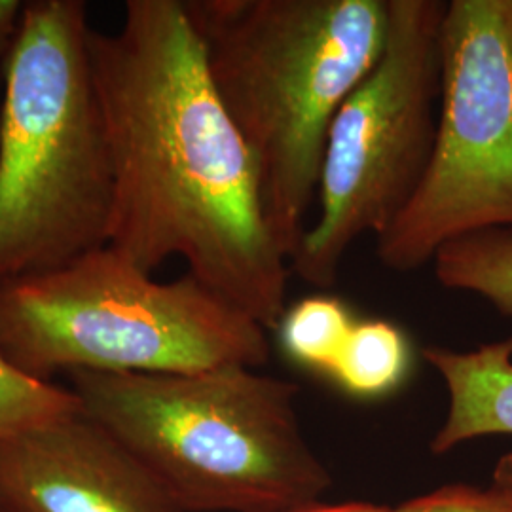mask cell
<instances>
[{
  "instance_id": "1",
  "label": "cell",
  "mask_w": 512,
  "mask_h": 512,
  "mask_svg": "<svg viewBox=\"0 0 512 512\" xmlns=\"http://www.w3.org/2000/svg\"><path fill=\"white\" fill-rule=\"evenodd\" d=\"M88 55L114 171L110 249L148 274L183 258L264 329L279 327L291 264L184 2L128 0L118 31H90Z\"/></svg>"
},
{
  "instance_id": "2",
  "label": "cell",
  "mask_w": 512,
  "mask_h": 512,
  "mask_svg": "<svg viewBox=\"0 0 512 512\" xmlns=\"http://www.w3.org/2000/svg\"><path fill=\"white\" fill-rule=\"evenodd\" d=\"M184 8L291 264L317 200L330 124L384 54L389 0H188Z\"/></svg>"
},
{
  "instance_id": "3",
  "label": "cell",
  "mask_w": 512,
  "mask_h": 512,
  "mask_svg": "<svg viewBox=\"0 0 512 512\" xmlns=\"http://www.w3.org/2000/svg\"><path fill=\"white\" fill-rule=\"evenodd\" d=\"M69 374L82 412L183 512H289L332 484L300 429L298 384L249 366Z\"/></svg>"
},
{
  "instance_id": "4",
  "label": "cell",
  "mask_w": 512,
  "mask_h": 512,
  "mask_svg": "<svg viewBox=\"0 0 512 512\" xmlns=\"http://www.w3.org/2000/svg\"><path fill=\"white\" fill-rule=\"evenodd\" d=\"M82 0H29L2 69L0 281L109 245L114 171Z\"/></svg>"
},
{
  "instance_id": "5",
  "label": "cell",
  "mask_w": 512,
  "mask_h": 512,
  "mask_svg": "<svg viewBox=\"0 0 512 512\" xmlns=\"http://www.w3.org/2000/svg\"><path fill=\"white\" fill-rule=\"evenodd\" d=\"M0 351L48 382L59 370L260 368L272 349L255 317L194 275L156 281L107 245L52 272L0 281Z\"/></svg>"
},
{
  "instance_id": "6",
  "label": "cell",
  "mask_w": 512,
  "mask_h": 512,
  "mask_svg": "<svg viewBox=\"0 0 512 512\" xmlns=\"http://www.w3.org/2000/svg\"><path fill=\"white\" fill-rule=\"evenodd\" d=\"M444 14L440 0H389L384 54L330 124L319 217L291 260L313 287H334L349 249L380 238L420 186L437 135Z\"/></svg>"
},
{
  "instance_id": "7",
  "label": "cell",
  "mask_w": 512,
  "mask_h": 512,
  "mask_svg": "<svg viewBox=\"0 0 512 512\" xmlns=\"http://www.w3.org/2000/svg\"><path fill=\"white\" fill-rule=\"evenodd\" d=\"M437 135L420 186L376 238L382 266L410 274L444 245L512 230V0H452L440 33Z\"/></svg>"
},
{
  "instance_id": "8",
  "label": "cell",
  "mask_w": 512,
  "mask_h": 512,
  "mask_svg": "<svg viewBox=\"0 0 512 512\" xmlns=\"http://www.w3.org/2000/svg\"><path fill=\"white\" fill-rule=\"evenodd\" d=\"M2 512H183L84 412L0 440Z\"/></svg>"
},
{
  "instance_id": "9",
  "label": "cell",
  "mask_w": 512,
  "mask_h": 512,
  "mask_svg": "<svg viewBox=\"0 0 512 512\" xmlns=\"http://www.w3.org/2000/svg\"><path fill=\"white\" fill-rule=\"evenodd\" d=\"M423 357L444 380L450 408L431 442L442 456L467 440L512 435V334L475 351L429 346Z\"/></svg>"
},
{
  "instance_id": "10",
  "label": "cell",
  "mask_w": 512,
  "mask_h": 512,
  "mask_svg": "<svg viewBox=\"0 0 512 512\" xmlns=\"http://www.w3.org/2000/svg\"><path fill=\"white\" fill-rule=\"evenodd\" d=\"M440 287L475 294L512 319V230L494 228L454 239L433 258Z\"/></svg>"
},
{
  "instance_id": "11",
  "label": "cell",
  "mask_w": 512,
  "mask_h": 512,
  "mask_svg": "<svg viewBox=\"0 0 512 512\" xmlns=\"http://www.w3.org/2000/svg\"><path fill=\"white\" fill-rule=\"evenodd\" d=\"M410 348L403 330L387 321L355 323L329 374L355 397H382L403 384Z\"/></svg>"
},
{
  "instance_id": "12",
  "label": "cell",
  "mask_w": 512,
  "mask_h": 512,
  "mask_svg": "<svg viewBox=\"0 0 512 512\" xmlns=\"http://www.w3.org/2000/svg\"><path fill=\"white\" fill-rule=\"evenodd\" d=\"M348 308L329 296L298 302L279 323L283 348L294 361L329 374L353 329Z\"/></svg>"
},
{
  "instance_id": "13",
  "label": "cell",
  "mask_w": 512,
  "mask_h": 512,
  "mask_svg": "<svg viewBox=\"0 0 512 512\" xmlns=\"http://www.w3.org/2000/svg\"><path fill=\"white\" fill-rule=\"evenodd\" d=\"M80 412L73 389L38 380L0 351V440Z\"/></svg>"
},
{
  "instance_id": "14",
  "label": "cell",
  "mask_w": 512,
  "mask_h": 512,
  "mask_svg": "<svg viewBox=\"0 0 512 512\" xmlns=\"http://www.w3.org/2000/svg\"><path fill=\"white\" fill-rule=\"evenodd\" d=\"M395 512H512V486L494 478L492 488L478 490L465 484L444 486L433 494L403 503Z\"/></svg>"
},
{
  "instance_id": "15",
  "label": "cell",
  "mask_w": 512,
  "mask_h": 512,
  "mask_svg": "<svg viewBox=\"0 0 512 512\" xmlns=\"http://www.w3.org/2000/svg\"><path fill=\"white\" fill-rule=\"evenodd\" d=\"M25 4L21 0H0V69L18 40Z\"/></svg>"
},
{
  "instance_id": "16",
  "label": "cell",
  "mask_w": 512,
  "mask_h": 512,
  "mask_svg": "<svg viewBox=\"0 0 512 512\" xmlns=\"http://www.w3.org/2000/svg\"><path fill=\"white\" fill-rule=\"evenodd\" d=\"M289 512H395L387 507H378L370 503H344V505H323V503H311Z\"/></svg>"
},
{
  "instance_id": "17",
  "label": "cell",
  "mask_w": 512,
  "mask_h": 512,
  "mask_svg": "<svg viewBox=\"0 0 512 512\" xmlns=\"http://www.w3.org/2000/svg\"><path fill=\"white\" fill-rule=\"evenodd\" d=\"M494 478H499L512 486V454H507L497 461L495 465Z\"/></svg>"
},
{
  "instance_id": "18",
  "label": "cell",
  "mask_w": 512,
  "mask_h": 512,
  "mask_svg": "<svg viewBox=\"0 0 512 512\" xmlns=\"http://www.w3.org/2000/svg\"><path fill=\"white\" fill-rule=\"evenodd\" d=\"M0 97H2V71H0Z\"/></svg>"
},
{
  "instance_id": "19",
  "label": "cell",
  "mask_w": 512,
  "mask_h": 512,
  "mask_svg": "<svg viewBox=\"0 0 512 512\" xmlns=\"http://www.w3.org/2000/svg\"><path fill=\"white\" fill-rule=\"evenodd\" d=\"M0 512H2V507H0Z\"/></svg>"
}]
</instances>
